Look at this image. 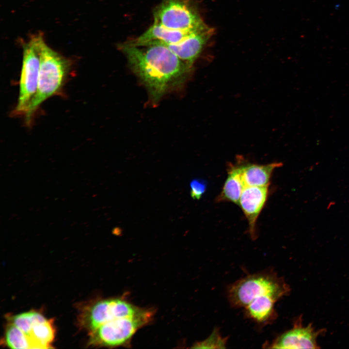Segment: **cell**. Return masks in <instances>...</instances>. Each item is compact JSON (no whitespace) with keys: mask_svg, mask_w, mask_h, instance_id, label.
<instances>
[{"mask_svg":"<svg viewBox=\"0 0 349 349\" xmlns=\"http://www.w3.org/2000/svg\"><path fill=\"white\" fill-rule=\"evenodd\" d=\"M118 47L153 105L168 93L182 88L193 72V65L161 44L134 46L125 42Z\"/></svg>","mask_w":349,"mask_h":349,"instance_id":"1","label":"cell"},{"mask_svg":"<svg viewBox=\"0 0 349 349\" xmlns=\"http://www.w3.org/2000/svg\"><path fill=\"white\" fill-rule=\"evenodd\" d=\"M40 64L36 93L25 115L30 125L40 106L62 90L71 69V62L46 44L42 34L39 40Z\"/></svg>","mask_w":349,"mask_h":349,"instance_id":"2","label":"cell"},{"mask_svg":"<svg viewBox=\"0 0 349 349\" xmlns=\"http://www.w3.org/2000/svg\"><path fill=\"white\" fill-rule=\"evenodd\" d=\"M289 285L275 271L268 270L248 275L231 284L227 295L231 305L244 308L253 300L269 296L277 301L290 292Z\"/></svg>","mask_w":349,"mask_h":349,"instance_id":"3","label":"cell"},{"mask_svg":"<svg viewBox=\"0 0 349 349\" xmlns=\"http://www.w3.org/2000/svg\"><path fill=\"white\" fill-rule=\"evenodd\" d=\"M151 310L143 309L139 313L107 322L89 332L90 344L117 347L127 344L138 330L152 318Z\"/></svg>","mask_w":349,"mask_h":349,"instance_id":"4","label":"cell"},{"mask_svg":"<svg viewBox=\"0 0 349 349\" xmlns=\"http://www.w3.org/2000/svg\"><path fill=\"white\" fill-rule=\"evenodd\" d=\"M153 16L154 23L171 29L197 31L207 26L195 0H162Z\"/></svg>","mask_w":349,"mask_h":349,"instance_id":"5","label":"cell"},{"mask_svg":"<svg viewBox=\"0 0 349 349\" xmlns=\"http://www.w3.org/2000/svg\"><path fill=\"white\" fill-rule=\"evenodd\" d=\"M39 36H32L23 46L19 95L13 112L14 115L25 116L37 91L40 64Z\"/></svg>","mask_w":349,"mask_h":349,"instance_id":"6","label":"cell"},{"mask_svg":"<svg viewBox=\"0 0 349 349\" xmlns=\"http://www.w3.org/2000/svg\"><path fill=\"white\" fill-rule=\"evenodd\" d=\"M123 299L100 300L86 309L81 317L82 322L89 330H94L109 321L135 315L143 310Z\"/></svg>","mask_w":349,"mask_h":349,"instance_id":"7","label":"cell"},{"mask_svg":"<svg viewBox=\"0 0 349 349\" xmlns=\"http://www.w3.org/2000/svg\"><path fill=\"white\" fill-rule=\"evenodd\" d=\"M325 329L316 330L309 323L302 324V317H298L292 328L279 335L267 348L271 349H319L317 338L324 334Z\"/></svg>","mask_w":349,"mask_h":349,"instance_id":"8","label":"cell"},{"mask_svg":"<svg viewBox=\"0 0 349 349\" xmlns=\"http://www.w3.org/2000/svg\"><path fill=\"white\" fill-rule=\"evenodd\" d=\"M268 195V186L245 187L241 194L239 205L247 219L249 232L253 238L256 236L257 219L266 203Z\"/></svg>","mask_w":349,"mask_h":349,"instance_id":"9","label":"cell"},{"mask_svg":"<svg viewBox=\"0 0 349 349\" xmlns=\"http://www.w3.org/2000/svg\"><path fill=\"white\" fill-rule=\"evenodd\" d=\"M214 32V29L207 26L179 43L163 45L167 46L180 59L193 65Z\"/></svg>","mask_w":349,"mask_h":349,"instance_id":"10","label":"cell"},{"mask_svg":"<svg viewBox=\"0 0 349 349\" xmlns=\"http://www.w3.org/2000/svg\"><path fill=\"white\" fill-rule=\"evenodd\" d=\"M199 30H174L154 23L138 37L127 42L134 46H142L153 43H159L164 45L176 44Z\"/></svg>","mask_w":349,"mask_h":349,"instance_id":"11","label":"cell"},{"mask_svg":"<svg viewBox=\"0 0 349 349\" xmlns=\"http://www.w3.org/2000/svg\"><path fill=\"white\" fill-rule=\"evenodd\" d=\"M282 165L281 162L264 165L253 163L240 165L241 176L244 187L269 186L273 170Z\"/></svg>","mask_w":349,"mask_h":349,"instance_id":"12","label":"cell"},{"mask_svg":"<svg viewBox=\"0 0 349 349\" xmlns=\"http://www.w3.org/2000/svg\"><path fill=\"white\" fill-rule=\"evenodd\" d=\"M277 301L269 296H262L253 300L244 307L245 316L259 324H267L277 318L274 308Z\"/></svg>","mask_w":349,"mask_h":349,"instance_id":"13","label":"cell"},{"mask_svg":"<svg viewBox=\"0 0 349 349\" xmlns=\"http://www.w3.org/2000/svg\"><path fill=\"white\" fill-rule=\"evenodd\" d=\"M244 187L239 165H232L228 170V176L216 201L230 202L239 205L240 197Z\"/></svg>","mask_w":349,"mask_h":349,"instance_id":"14","label":"cell"},{"mask_svg":"<svg viewBox=\"0 0 349 349\" xmlns=\"http://www.w3.org/2000/svg\"><path fill=\"white\" fill-rule=\"evenodd\" d=\"M6 345L12 349H33L29 337L19 328L10 322L5 334Z\"/></svg>","mask_w":349,"mask_h":349,"instance_id":"15","label":"cell"},{"mask_svg":"<svg viewBox=\"0 0 349 349\" xmlns=\"http://www.w3.org/2000/svg\"><path fill=\"white\" fill-rule=\"evenodd\" d=\"M46 318L36 311H30L13 316L10 322L22 331L28 337L33 326Z\"/></svg>","mask_w":349,"mask_h":349,"instance_id":"16","label":"cell"},{"mask_svg":"<svg viewBox=\"0 0 349 349\" xmlns=\"http://www.w3.org/2000/svg\"><path fill=\"white\" fill-rule=\"evenodd\" d=\"M226 339L222 337L217 329L214 330L206 340L195 345L196 348H224Z\"/></svg>","mask_w":349,"mask_h":349,"instance_id":"17","label":"cell"},{"mask_svg":"<svg viewBox=\"0 0 349 349\" xmlns=\"http://www.w3.org/2000/svg\"><path fill=\"white\" fill-rule=\"evenodd\" d=\"M206 182L202 179H193L190 183V196L194 200L200 199L206 190Z\"/></svg>","mask_w":349,"mask_h":349,"instance_id":"18","label":"cell"}]
</instances>
